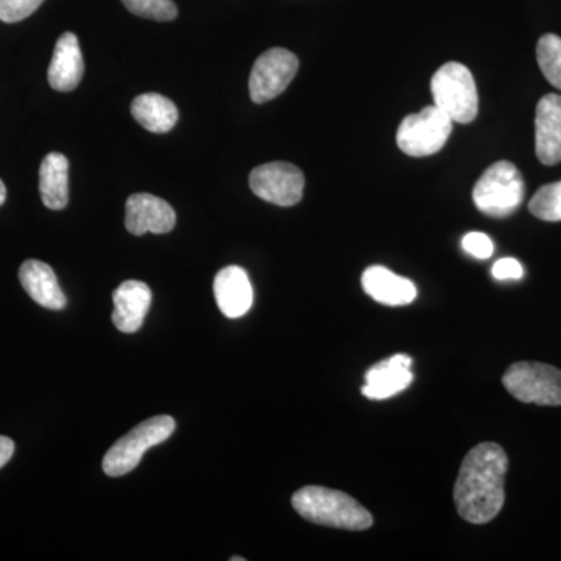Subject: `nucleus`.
Returning <instances> with one entry per match:
<instances>
[{
  "mask_svg": "<svg viewBox=\"0 0 561 561\" xmlns=\"http://www.w3.org/2000/svg\"><path fill=\"white\" fill-rule=\"evenodd\" d=\"M507 468V454L494 442L479 443L465 456L454 485L457 513L465 522L486 524L500 515Z\"/></svg>",
  "mask_w": 561,
  "mask_h": 561,
  "instance_id": "f257e3e1",
  "label": "nucleus"
},
{
  "mask_svg": "<svg viewBox=\"0 0 561 561\" xmlns=\"http://www.w3.org/2000/svg\"><path fill=\"white\" fill-rule=\"evenodd\" d=\"M295 512L306 522L345 530H367L371 513L350 494L327 486H305L291 496Z\"/></svg>",
  "mask_w": 561,
  "mask_h": 561,
  "instance_id": "f03ea898",
  "label": "nucleus"
},
{
  "mask_svg": "<svg viewBox=\"0 0 561 561\" xmlns=\"http://www.w3.org/2000/svg\"><path fill=\"white\" fill-rule=\"evenodd\" d=\"M526 184L513 162L490 165L472 190L476 208L490 217H507L522 206Z\"/></svg>",
  "mask_w": 561,
  "mask_h": 561,
  "instance_id": "7ed1b4c3",
  "label": "nucleus"
},
{
  "mask_svg": "<svg viewBox=\"0 0 561 561\" xmlns=\"http://www.w3.org/2000/svg\"><path fill=\"white\" fill-rule=\"evenodd\" d=\"M431 91L435 106L453 122L470 124L478 116V88L467 66L454 61L443 65L432 77Z\"/></svg>",
  "mask_w": 561,
  "mask_h": 561,
  "instance_id": "20e7f679",
  "label": "nucleus"
},
{
  "mask_svg": "<svg viewBox=\"0 0 561 561\" xmlns=\"http://www.w3.org/2000/svg\"><path fill=\"white\" fill-rule=\"evenodd\" d=\"M175 426V420L169 415H158L142 421L139 426L111 446L110 451L103 457V471L110 478L128 474L138 467L146 451L171 437Z\"/></svg>",
  "mask_w": 561,
  "mask_h": 561,
  "instance_id": "39448f33",
  "label": "nucleus"
},
{
  "mask_svg": "<svg viewBox=\"0 0 561 561\" xmlns=\"http://www.w3.org/2000/svg\"><path fill=\"white\" fill-rule=\"evenodd\" d=\"M502 383L526 404L561 405V370L541 362H518L507 368Z\"/></svg>",
  "mask_w": 561,
  "mask_h": 561,
  "instance_id": "423d86ee",
  "label": "nucleus"
},
{
  "mask_svg": "<svg viewBox=\"0 0 561 561\" xmlns=\"http://www.w3.org/2000/svg\"><path fill=\"white\" fill-rule=\"evenodd\" d=\"M451 133V117L432 105L404 117L398 127L397 144L409 157H431L445 147Z\"/></svg>",
  "mask_w": 561,
  "mask_h": 561,
  "instance_id": "0eeeda50",
  "label": "nucleus"
},
{
  "mask_svg": "<svg viewBox=\"0 0 561 561\" xmlns=\"http://www.w3.org/2000/svg\"><path fill=\"white\" fill-rule=\"evenodd\" d=\"M300 61L290 50L275 47L254 61L250 73V98L254 103L273 101L286 91L297 76Z\"/></svg>",
  "mask_w": 561,
  "mask_h": 561,
  "instance_id": "6e6552de",
  "label": "nucleus"
},
{
  "mask_svg": "<svg viewBox=\"0 0 561 561\" xmlns=\"http://www.w3.org/2000/svg\"><path fill=\"white\" fill-rule=\"evenodd\" d=\"M250 187L262 201L287 208L301 202L305 175L290 162H267L250 173Z\"/></svg>",
  "mask_w": 561,
  "mask_h": 561,
  "instance_id": "1a4fd4ad",
  "label": "nucleus"
},
{
  "mask_svg": "<svg viewBox=\"0 0 561 561\" xmlns=\"http://www.w3.org/2000/svg\"><path fill=\"white\" fill-rule=\"evenodd\" d=\"M175 224L176 214L172 206L146 192L133 194L125 205V227L131 234H165L173 230Z\"/></svg>",
  "mask_w": 561,
  "mask_h": 561,
  "instance_id": "9d476101",
  "label": "nucleus"
},
{
  "mask_svg": "<svg viewBox=\"0 0 561 561\" xmlns=\"http://www.w3.org/2000/svg\"><path fill=\"white\" fill-rule=\"evenodd\" d=\"M412 357L408 354H394L390 359L378 362L365 373V386L362 393L368 400H387L408 389L413 381Z\"/></svg>",
  "mask_w": 561,
  "mask_h": 561,
  "instance_id": "9b49d317",
  "label": "nucleus"
},
{
  "mask_svg": "<svg viewBox=\"0 0 561 561\" xmlns=\"http://www.w3.org/2000/svg\"><path fill=\"white\" fill-rule=\"evenodd\" d=\"M535 151L545 165L561 162V95L548 94L535 114Z\"/></svg>",
  "mask_w": 561,
  "mask_h": 561,
  "instance_id": "f8f14e48",
  "label": "nucleus"
},
{
  "mask_svg": "<svg viewBox=\"0 0 561 561\" xmlns=\"http://www.w3.org/2000/svg\"><path fill=\"white\" fill-rule=\"evenodd\" d=\"M113 323L121 332L139 331L151 305V290L142 280H125L113 294Z\"/></svg>",
  "mask_w": 561,
  "mask_h": 561,
  "instance_id": "ddd939ff",
  "label": "nucleus"
},
{
  "mask_svg": "<svg viewBox=\"0 0 561 561\" xmlns=\"http://www.w3.org/2000/svg\"><path fill=\"white\" fill-rule=\"evenodd\" d=\"M214 297L228 319H241L253 305V287L249 275L238 265L221 268L214 279Z\"/></svg>",
  "mask_w": 561,
  "mask_h": 561,
  "instance_id": "4468645a",
  "label": "nucleus"
},
{
  "mask_svg": "<svg viewBox=\"0 0 561 561\" xmlns=\"http://www.w3.org/2000/svg\"><path fill=\"white\" fill-rule=\"evenodd\" d=\"M84 73L83 54L76 33H62L55 46L47 79L55 91L69 92L79 87Z\"/></svg>",
  "mask_w": 561,
  "mask_h": 561,
  "instance_id": "2eb2a0df",
  "label": "nucleus"
},
{
  "mask_svg": "<svg viewBox=\"0 0 561 561\" xmlns=\"http://www.w3.org/2000/svg\"><path fill=\"white\" fill-rule=\"evenodd\" d=\"M362 287L368 297L386 306L411 305L419 294L411 279L394 275L382 265H371L364 272Z\"/></svg>",
  "mask_w": 561,
  "mask_h": 561,
  "instance_id": "dca6fc26",
  "label": "nucleus"
},
{
  "mask_svg": "<svg viewBox=\"0 0 561 561\" xmlns=\"http://www.w3.org/2000/svg\"><path fill=\"white\" fill-rule=\"evenodd\" d=\"M20 280L32 300L43 308L61 311L68 305L50 265L36 260L25 261L20 268Z\"/></svg>",
  "mask_w": 561,
  "mask_h": 561,
  "instance_id": "f3484780",
  "label": "nucleus"
},
{
  "mask_svg": "<svg viewBox=\"0 0 561 561\" xmlns=\"http://www.w3.org/2000/svg\"><path fill=\"white\" fill-rule=\"evenodd\" d=\"M39 194L44 206L61 210L69 203V161L65 154L49 153L41 162Z\"/></svg>",
  "mask_w": 561,
  "mask_h": 561,
  "instance_id": "a211bd4d",
  "label": "nucleus"
},
{
  "mask_svg": "<svg viewBox=\"0 0 561 561\" xmlns=\"http://www.w3.org/2000/svg\"><path fill=\"white\" fill-rule=\"evenodd\" d=\"M131 114L140 127L151 133L171 131L179 122L175 103L154 92L136 98L131 103Z\"/></svg>",
  "mask_w": 561,
  "mask_h": 561,
  "instance_id": "6ab92c4d",
  "label": "nucleus"
},
{
  "mask_svg": "<svg viewBox=\"0 0 561 561\" xmlns=\"http://www.w3.org/2000/svg\"><path fill=\"white\" fill-rule=\"evenodd\" d=\"M537 60L546 80L561 91V38L548 33L537 46Z\"/></svg>",
  "mask_w": 561,
  "mask_h": 561,
  "instance_id": "aec40b11",
  "label": "nucleus"
},
{
  "mask_svg": "<svg viewBox=\"0 0 561 561\" xmlns=\"http://www.w3.org/2000/svg\"><path fill=\"white\" fill-rule=\"evenodd\" d=\"M529 210L537 219L561 221V181L540 187L531 197Z\"/></svg>",
  "mask_w": 561,
  "mask_h": 561,
  "instance_id": "412c9836",
  "label": "nucleus"
},
{
  "mask_svg": "<svg viewBox=\"0 0 561 561\" xmlns=\"http://www.w3.org/2000/svg\"><path fill=\"white\" fill-rule=\"evenodd\" d=\"M122 3L136 16L147 20L172 21L179 14L173 0H122Z\"/></svg>",
  "mask_w": 561,
  "mask_h": 561,
  "instance_id": "4be33fe9",
  "label": "nucleus"
},
{
  "mask_svg": "<svg viewBox=\"0 0 561 561\" xmlns=\"http://www.w3.org/2000/svg\"><path fill=\"white\" fill-rule=\"evenodd\" d=\"M44 0H0V21L20 22L39 9Z\"/></svg>",
  "mask_w": 561,
  "mask_h": 561,
  "instance_id": "5701e85b",
  "label": "nucleus"
},
{
  "mask_svg": "<svg viewBox=\"0 0 561 561\" xmlns=\"http://www.w3.org/2000/svg\"><path fill=\"white\" fill-rule=\"evenodd\" d=\"M461 249L471 254V256L478 257V260H489L491 254H493L494 245L489 236L474 231L468 232L461 239Z\"/></svg>",
  "mask_w": 561,
  "mask_h": 561,
  "instance_id": "b1692460",
  "label": "nucleus"
},
{
  "mask_svg": "<svg viewBox=\"0 0 561 561\" xmlns=\"http://www.w3.org/2000/svg\"><path fill=\"white\" fill-rule=\"evenodd\" d=\"M491 273H493L494 278L497 280H516L523 278L524 268L523 265L519 264L518 261L513 260V257H504V260H500L493 265Z\"/></svg>",
  "mask_w": 561,
  "mask_h": 561,
  "instance_id": "393cba45",
  "label": "nucleus"
},
{
  "mask_svg": "<svg viewBox=\"0 0 561 561\" xmlns=\"http://www.w3.org/2000/svg\"><path fill=\"white\" fill-rule=\"evenodd\" d=\"M14 454V442L0 435V468L9 463Z\"/></svg>",
  "mask_w": 561,
  "mask_h": 561,
  "instance_id": "a878e982",
  "label": "nucleus"
},
{
  "mask_svg": "<svg viewBox=\"0 0 561 561\" xmlns=\"http://www.w3.org/2000/svg\"><path fill=\"white\" fill-rule=\"evenodd\" d=\"M5 198H7V187H5V184H3V181L0 180V206H2L3 203H5Z\"/></svg>",
  "mask_w": 561,
  "mask_h": 561,
  "instance_id": "bb28decb",
  "label": "nucleus"
},
{
  "mask_svg": "<svg viewBox=\"0 0 561 561\" xmlns=\"http://www.w3.org/2000/svg\"><path fill=\"white\" fill-rule=\"evenodd\" d=\"M245 559H241V557H232L231 561H243Z\"/></svg>",
  "mask_w": 561,
  "mask_h": 561,
  "instance_id": "cd10ccee",
  "label": "nucleus"
}]
</instances>
